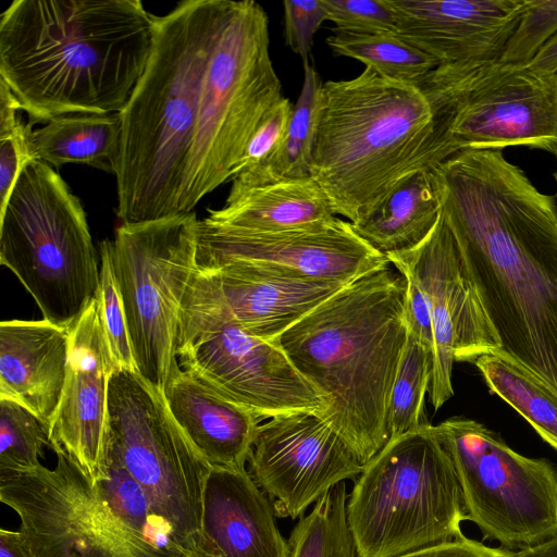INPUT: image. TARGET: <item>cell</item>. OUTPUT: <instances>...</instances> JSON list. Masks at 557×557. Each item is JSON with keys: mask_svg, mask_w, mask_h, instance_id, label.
<instances>
[{"mask_svg": "<svg viewBox=\"0 0 557 557\" xmlns=\"http://www.w3.org/2000/svg\"><path fill=\"white\" fill-rule=\"evenodd\" d=\"M96 485L114 515L129 530L166 553L182 557L168 528L154 516L145 491L110 448H107L103 474Z\"/></svg>", "mask_w": 557, "mask_h": 557, "instance_id": "cell-31", "label": "cell"}, {"mask_svg": "<svg viewBox=\"0 0 557 557\" xmlns=\"http://www.w3.org/2000/svg\"><path fill=\"white\" fill-rule=\"evenodd\" d=\"M461 491L466 520L483 539L519 552L557 535V466L523 456L481 422L451 417L434 425Z\"/></svg>", "mask_w": 557, "mask_h": 557, "instance_id": "cell-10", "label": "cell"}, {"mask_svg": "<svg viewBox=\"0 0 557 557\" xmlns=\"http://www.w3.org/2000/svg\"><path fill=\"white\" fill-rule=\"evenodd\" d=\"M473 363L490 389L522 416L557 451V400L554 396L499 354L483 355Z\"/></svg>", "mask_w": 557, "mask_h": 557, "instance_id": "cell-28", "label": "cell"}, {"mask_svg": "<svg viewBox=\"0 0 557 557\" xmlns=\"http://www.w3.org/2000/svg\"><path fill=\"white\" fill-rule=\"evenodd\" d=\"M397 557H516V553L502 547H491L462 535L454 541L417 549Z\"/></svg>", "mask_w": 557, "mask_h": 557, "instance_id": "cell-41", "label": "cell"}, {"mask_svg": "<svg viewBox=\"0 0 557 557\" xmlns=\"http://www.w3.org/2000/svg\"><path fill=\"white\" fill-rule=\"evenodd\" d=\"M194 211L121 223L109 242L137 372L164 389L180 366V311L197 270Z\"/></svg>", "mask_w": 557, "mask_h": 557, "instance_id": "cell-11", "label": "cell"}, {"mask_svg": "<svg viewBox=\"0 0 557 557\" xmlns=\"http://www.w3.org/2000/svg\"><path fill=\"white\" fill-rule=\"evenodd\" d=\"M529 66L545 73L557 74V32L540 49Z\"/></svg>", "mask_w": 557, "mask_h": 557, "instance_id": "cell-43", "label": "cell"}, {"mask_svg": "<svg viewBox=\"0 0 557 557\" xmlns=\"http://www.w3.org/2000/svg\"><path fill=\"white\" fill-rule=\"evenodd\" d=\"M396 34L438 65L499 60L527 0H388Z\"/></svg>", "mask_w": 557, "mask_h": 557, "instance_id": "cell-19", "label": "cell"}, {"mask_svg": "<svg viewBox=\"0 0 557 557\" xmlns=\"http://www.w3.org/2000/svg\"><path fill=\"white\" fill-rule=\"evenodd\" d=\"M430 91L449 157L528 146L557 151V74L500 60L438 65Z\"/></svg>", "mask_w": 557, "mask_h": 557, "instance_id": "cell-12", "label": "cell"}, {"mask_svg": "<svg viewBox=\"0 0 557 557\" xmlns=\"http://www.w3.org/2000/svg\"><path fill=\"white\" fill-rule=\"evenodd\" d=\"M516 557H557V535L535 546L516 552Z\"/></svg>", "mask_w": 557, "mask_h": 557, "instance_id": "cell-44", "label": "cell"}, {"mask_svg": "<svg viewBox=\"0 0 557 557\" xmlns=\"http://www.w3.org/2000/svg\"><path fill=\"white\" fill-rule=\"evenodd\" d=\"M347 499L346 481L319 498L293 528L289 557H357L347 521Z\"/></svg>", "mask_w": 557, "mask_h": 557, "instance_id": "cell-30", "label": "cell"}, {"mask_svg": "<svg viewBox=\"0 0 557 557\" xmlns=\"http://www.w3.org/2000/svg\"><path fill=\"white\" fill-rule=\"evenodd\" d=\"M334 29L351 34L396 33L397 17L388 0H323Z\"/></svg>", "mask_w": 557, "mask_h": 557, "instance_id": "cell-36", "label": "cell"}, {"mask_svg": "<svg viewBox=\"0 0 557 557\" xmlns=\"http://www.w3.org/2000/svg\"><path fill=\"white\" fill-rule=\"evenodd\" d=\"M442 212V197L433 168L401 181L370 212L351 223L354 231L384 255L404 252L422 244Z\"/></svg>", "mask_w": 557, "mask_h": 557, "instance_id": "cell-25", "label": "cell"}, {"mask_svg": "<svg viewBox=\"0 0 557 557\" xmlns=\"http://www.w3.org/2000/svg\"><path fill=\"white\" fill-rule=\"evenodd\" d=\"M0 262L42 319L69 331L96 297L100 264L85 209L42 161L28 162L0 212Z\"/></svg>", "mask_w": 557, "mask_h": 557, "instance_id": "cell-8", "label": "cell"}, {"mask_svg": "<svg viewBox=\"0 0 557 557\" xmlns=\"http://www.w3.org/2000/svg\"><path fill=\"white\" fill-rule=\"evenodd\" d=\"M433 351L409 332L388 404L389 438L412 431L423 423L425 394L429 393Z\"/></svg>", "mask_w": 557, "mask_h": 557, "instance_id": "cell-32", "label": "cell"}, {"mask_svg": "<svg viewBox=\"0 0 557 557\" xmlns=\"http://www.w3.org/2000/svg\"><path fill=\"white\" fill-rule=\"evenodd\" d=\"M119 113L67 114L30 134L34 157L53 169L81 163L114 174L120 148Z\"/></svg>", "mask_w": 557, "mask_h": 557, "instance_id": "cell-26", "label": "cell"}, {"mask_svg": "<svg viewBox=\"0 0 557 557\" xmlns=\"http://www.w3.org/2000/svg\"><path fill=\"white\" fill-rule=\"evenodd\" d=\"M389 263L404 275L407 283L405 312L408 332L425 348L433 351V327L424 290L414 273L406 264L396 260Z\"/></svg>", "mask_w": 557, "mask_h": 557, "instance_id": "cell-40", "label": "cell"}, {"mask_svg": "<svg viewBox=\"0 0 557 557\" xmlns=\"http://www.w3.org/2000/svg\"><path fill=\"white\" fill-rule=\"evenodd\" d=\"M394 269L345 285L276 342L323 397L320 417L363 465L389 441V397L408 337L407 283Z\"/></svg>", "mask_w": 557, "mask_h": 557, "instance_id": "cell-3", "label": "cell"}, {"mask_svg": "<svg viewBox=\"0 0 557 557\" xmlns=\"http://www.w3.org/2000/svg\"><path fill=\"white\" fill-rule=\"evenodd\" d=\"M462 270L498 352L557 400V206L502 150L459 151L433 166Z\"/></svg>", "mask_w": 557, "mask_h": 557, "instance_id": "cell-1", "label": "cell"}, {"mask_svg": "<svg viewBox=\"0 0 557 557\" xmlns=\"http://www.w3.org/2000/svg\"><path fill=\"white\" fill-rule=\"evenodd\" d=\"M187 557H289L273 505L246 468H212L199 534Z\"/></svg>", "mask_w": 557, "mask_h": 557, "instance_id": "cell-21", "label": "cell"}, {"mask_svg": "<svg viewBox=\"0 0 557 557\" xmlns=\"http://www.w3.org/2000/svg\"><path fill=\"white\" fill-rule=\"evenodd\" d=\"M176 352L189 371L261 421L313 412L325 401L296 370L277 343L246 332L219 302L189 282L182 301Z\"/></svg>", "mask_w": 557, "mask_h": 557, "instance_id": "cell-13", "label": "cell"}, {"mask_svg": "<svg viewBox=\"0 0 557 557\" xmlns=\"http://www.w3.org/2000/svg\"><path fill=\"white\" fill-rule=\"evenodd\" d=\"M326 44L334 54L352 58L386 77L416 83L438 62L396 33L351 34L333 29Z\"/></svg>", "mask_w": 557, "mask_h": 557, "instance_id": "cell-29", "label": "cell"}, {"mask_svg": "<svg viewBox=\"0 0 557 557\" xmlns=\"http://www.w3.org/2000/svg\"><path fill=\"white\" fill-rule=\"evenodd\" d=\"M346 512L357 557H397L465 535L461 491L434 425L389 438L355 480Z\"/></svg>", "mask_w": 557, "mask_h": 557, "instance_id": "cell-7", "label": "cell"}, {"mask_svg": "<svg viewBox=\"0 0 557 557\" xmlns=\"http://www.w3.org/2000/svg\"><path fill=\"white\" fill-rule=\"evenodd\" d=\"M434 100L420 83L366 67L321 85L310 175L355 223L411 174L449 158Z\"/></svg>", "mask_w": 557, "mask_h": 557, "instance_id": "cell-5", "label": "cell"}, {"mask_svg": "<svg viewBox=\"0 0 557 557\" xmlns=\"http://www.w3.org/2000/svg\"><path fill=\"white\" fill-rule=\"evenodd\" d=\"M33 126V123L21 120L13 127L0 131V212L24 168L36 160L30 141Z\"/></svg>", "mask_w": 557, "mask_h": 557, "instance_id": "cell-38", "label": "cell"}, {"mask_svg": "<svg viewBox=\"0 0 557 557\" xmlns=\"http://www.w3.org/2000/svg\"><path fill=\"white\" fill-rule=\"evenodd\" d=\"M57 465L0 471V500L36 557H175L129 530L60 446Z\"/></svg>", "mask_w": 557, "mask_h": 557, "instance_id": "cell-14", "label": "cell"}, {"mask_svg": "<svg viewBox=\"0 0 557 557\" xmlns=\"http://www.w3.org/2000/svg\"><path fill=\"white\" fill-rule=\"evenodd\" d=\"M294 104L285 97L272 107L248 141L232 172L231 180L260 166L280 148L288 128Z\"/></svg>", "mask_w": 557, "mask_h": 557, "instance_id": "cell-37", "label": "cell"}, {"mask_svg": "<svg viewBox=\"0 0 557 557\" xmlns=\"http://www.w3.org/2000/svg\"><path fill=\"white\" fill-rule=\"evenodd\" d=\"M100 281L96 294L98 314L116 369L137 372L125 309L112 265L108 239L99 244Z\"/></svg>", "mask_w": 557, "mask_h": 557, "instance_id": "cell-34", "label": "cell"}, {"mask_svg": "<svg viewBox=\"0 0 557 557\" xmlns=\"http://www.w3.org/2000/svg\"><path fill=\"white\" fill-rule=\"evenodd\" d=\"M190 284L270 343L345 286L239 262L197 267Z\"/></svg>", "mask_w": 557, "mask_h": 557, "instance_id": "cell-20", "label": "cell"}, {"mask_svg": "<svg viewBox=\"0 0 557 557\" xmlns=\"http://www.w3.org/2000/svg\"><path fill=\"white\" fill-rule=\"evenodd\" d=\"M0 557H36L22 532L0 530Z\"/></svg>", "mask_w": 557, "mask_h": 557, "instance_id": "cell-42", "label": "cell"}, {"mask_svg": "<svg viewBox=\"0 0 557 557\" xmlns=\"http://www.w3.org/2000/svg\"><path fill=\"white\" fill-rule=\"evenodd\" d=\"M557 32V0H527L521 18L508 39L500 61L529 66Z\"/></svg>", "mask_w": 557, "mask_h": 557, "instance_id": "cell-35", "label": "cell"}, {"mask_svg": "<svg viewBox=\"0 0 557 557\" xmlns=\"http://www.w3.org/2000/svg\"><path fill=\"white\" fill-rule=\"evenodd\" d=\"M196 262L198 268L239 262L345 285L389 263L338 218L277 233L234 232L198 220Z\"/></svg>", "mask_w": 557, "mask_h": 557, "instance_id": "cell-17", "label": "cell"}, {"mask_svg": "<svg viewBox=\"0 0 557 557\" xmlns=\"http://www.w3.org/2000/svg\"><path fill=\"white\" fill-rule=\"evenodd\" d=\"M555 154H556V157H557V151H556V153H555ZM555 176H556V181H557V172H556Z\"/></svg>", "mask_w": 557, "mask_h": 557, "instance_id": "cell-45", "label": "cell"}, {"mask_svg": "<svg viewBox=\"0 0 557 557\" xmlns=\"http://www.w3.org/2000/svg\"><path fill=\"white\" fill-rule=\"evenodd\" d=\"M225 1L185 0L165 15H153L146 69L117 112L121 223L177 214L201 84Z\"/></svg>", "mask_w": 557, "mask_h": 557, "instance_id": "cell-4", "label": "cell"}, {"mask_svg": "<svg viewBox=\"0 0 557 557\" xmlns=\"http://www.w3.org/2000/svg\"><path fill=\"white\" fill-rule=\"evenodd\" d=\"M284 40L304 63H309L313 37L327 13L323 0H285Z\"/></svg>", "mask_w": 557, "mask_h": 557, "instance_id": "cell-39", "label": "cell"}, {"mask_svg": "<svg viewBox=\"0 0 557 557\" xmlns=\"http://www.w3.org/2000/svg\"><path fill=\"white\" fill-rule=\"evenodd\" d=\"M115 369L95 298L70 330L66 379L51 423V449H64L95 485L106 465L109 381Z\"/></svg>", "mask_w": 557, "mask_h": 557, "instance_id": "cell-18", "label": "cell"}, {"mask_svg": "<svg viewBox=\"0 0 557 557\" xmlns=\"http://www.w3.org/2000/svg\"><path fill=\"white\" fill-rule=\"evenodd\" d=\"M247 463L276 517L293 520L338 483L356 480L364 467L313 412L281 414L260 423Z\"/></svg>", "mask_w": 557, "mask_h": 557, "instance_id": "cell-16", "label": "cell"}, {"mask_svg": "<svg viewBox=\"0 0 557 557\" xmlns=\"http://www.w3.org/2000/svg\"><path fill=\"white\" fill-rule=\"evenodd\" d=\"M386 258L406 264L426 296L434 337L429 396L437 410L454 395V362H474L483 355L496 354L502 348L500 341L462 270L456 240L443 212L422 244Z\"/></svg>", "mask_w": 557, "mask_h": 557, "instance_id": "cell-15", "label": "cell"}, {"mask_svg": "<svg viewBox=\"0 0 557 557\" xmlns=\"http://www.w3.org/2000/svg\"><path fill=\"white\" fill-rule=\"evenodd\" d=\"M70 331L41 320L0 323V398L11 399L48 423L66 379Z\"/></svg>", "mask_w": 557, "mask_h": 557, "instance_id": "cell-22", "label": "cell"}, {"mask_svg": "<svg viewBox=\"0 0 557 557\" xmlns=\"http://www.w3.org/2000/svg\"><path fill=\"white\" fill-rule=\"evenodd\" d=\"M269 17L253 0H226L203 75L177 214L231 180L252 134L283 98Z\"/></svg>", "mask_w": 557, "mask_h": 557, "instance_id": "cell-6", "label": "cell"}, {"mask_svg": "<svg viewBox=\"0 0 557 557\" xmlns=\"http://www.w3.org/2000/svg\"><path fill=\"white\" fill-rule=\"evenodd\" d=\"M44 447L52 448L51 424L24 406L0 398V471L40 466Z\"/></svg>", "mask_w": 557, "mask_h": 557, "instance_id": "cell-33", "label": "cell"}, {"mask_svg": "<svg viewBox=\"0 0 557 557\" xmlns=\"http://www.w3.org/2000/svg\"><path fill=\"white\" fill-rule=\"evenodd\" d=\"M107 448L140 484L187 557L199 534L212 468L173 418L163 393L138 372L115 369L110 377Z\"/></svg>", "mask_w": 557, "mask_h": 557, "instance_id": "cell-9", "label": "cell"}, {"mask_svg": "<svg viewBox=\"0 0 557 557\" xmlns=\"http://www.w3.org/2000/svg\"><path fill=\"white\" fill-rule=\"evenodd\" d=\"M139 0H14L0 15V79L29 123L120 112L152 48Z\"/></svg>", "mask_w": 557, "mask_h": 557, "instance_id": "cell-2", "label": "cell"}, {"mask_svg": "<svg viewBox=\"0 0 557 557\" xmlns=\"http://www.w3.org/2000/svg\"><path fill=\"white\" fill-rule=\"evenodd\" d=\"M304 83L294 104L288 128L280 148L260 166L240 173L231 181L255 184L310 175L311 152L319 91L322 83L315 70L304 63Z\"/></svg>", "mask_w": 557, "mask_h": 557, "instance_id": "cell-27", "label": "cell"}, {"mask_svg": "<svg viewBox=\"0 0 557 557\" xmlns=\"http://www.w3.org/2000/svg\"><path fill=\"white\" fill-rule=\"evenodd\" d=\"M330 199L312 176L255 184L232 181L225 205L202 220L243 233H277L333 222Z\"/></svg>", "mask_w": 557, "mask_h": 557, "instance_id": "cell-24", "label": "cell"}, {"mask_svg": "<svg viewBox=\"0 0 557 557\" xmlns=\"http://www.w3.org/2000/svg\"><path fill=\"white\" fill-rule=\"evenodd\" d=\"M168 407L211 468L244 469L261 420L178 366L162 391Z\"/></svg>", "mask_w": 557, "mask_h": 557, "instance_id": "cell-23", "label": "cell"}]
</instances>
